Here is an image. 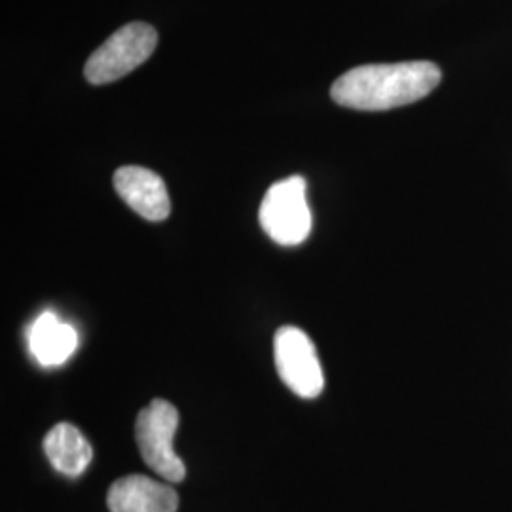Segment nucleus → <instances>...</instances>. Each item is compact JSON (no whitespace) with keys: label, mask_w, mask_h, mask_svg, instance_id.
<instances>
[{"label":"nucleus","mask_w":512,"mask_h":512,"mask_svg":"<svg viewBox=\"0 0 512 512\" xmlns=\"http://www.w3.org/2000/svg\"><path fill=\"white\" fill-rule=\"evenodd\" d=\"M440 69L431 61L363 65L342 74L332 99L348 109L389 110L416 103L440 84Z\"/></svg>","instance_id":"f257e3e1"},{"label":"nucleus","mask_w":512,"mask_h":512,"mask_svg":"<svg viewBox=\"0 0 512 512\" xmlns=\"http://www.w3.org/2000/svg\"><path fill=\"white\" fill-rule=\"evenodd\" d=\"M158 46V33L147 23H129L107 38L88 59L84 74L90 84L103 86L135 71Z\"/></svg>","instance_id":"f03ea898"},{"label":"nucleus","mask_w":512,"mask_h":512,"mask_svg":"<svg viewBox=\"0 0 512 512\" xmlns=\"http://www.w3.org/2000/svg\"><path fill=\"white\" fill-rule=\"evenodd\" d=\"M306 181L289 177L270 186L258 219L262 230L279 245H300L311 232V211L306 196Z\"/></svg>","instance_id":"7ed1b4c3"},{"label":"nucleus","mask_w":512,"mask_h":512,"mask_svg":"<svg viewBox=\"0 0 512 512\" xmlns=\"http://www.w3.org/2000/svg\"><path fill=\"white\" fill-rule=\"evenodd\" d=\"M179 427V412L164 399H154L139 412L135 439L148 467L167 482H181L186 475L181 458L173 450V437Z\"/></svg>","instance_id":"20e7f679"},{"label":"nucleus","mask_w":512,"mask_h":512,"mask_svg":"<svg viewBox=\"0 0 512 512\" xmlns=\"http://www.w3.org/2000/svg\"><path fill=\"white\" fill-rule=\"evenodd\" d=\"M275 366L279 378L302 399L317 397L325 387L317 351L304 330L283 327L275 332Z\"/></svg>","instance_id":"39448f33"},{"label":"nucleus","mask_w":512,"mask_h":512,"mask_svg":"<svg viewBox=\"0 0 512 512\" xmlns=\"http://www.w3.org/2000/svg\"><path fill=\"white\" fill-rule=\"evenodd\" d=\"M114 188L143 219L160 222L171 211L169 194L160 175L139 165H124L114 173Z\"/></svg>","instance_id":"423d86ee"},{"label":"nucleus","mask_w":512,"mask_h":512,"mask_svg":"<svg viewBox=\"0 0 512 512\" xmlns=\"http://www.w3.org/2000/svg\"><path fill=\"white\" fill-rule=\"evenodd\" d=\"M110 512H177V492L145 475L118 478L107 495Z\"/></svg>","instance_id":"0eeeda50"},{"label":"nucleus","mask_w":512,"mask_h":512,"mask_svg":"<svg viewBox=\"0 0 512 512\" xmlns=\"http://www.w3.org/2000/svg\"><path fill=\"white\" fill-rule=\"evenodd\" d=\"M27 342L37 363L59 366L73 357L78 346V334L73 325L59 321L54 311H44L29 327Z\"/></svg>","instance_id":"6e6552de"},{"label":"nucleus","mask_w":512,"mask_h":512,"mask_svg":"<svg viewBox=\"0 0 512 512\" xmlns=\"http://www.w3.org/2000/svg\"><path fill=\"white\" fill-rule=\"evenodd\" d=\"M44 452L55 471L80 476L93 458L92 446L71 423H57L44 437Z\"/></svg>","instance_id":"1a4fd4ad"}]
</instances>
